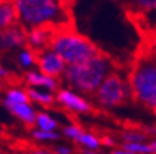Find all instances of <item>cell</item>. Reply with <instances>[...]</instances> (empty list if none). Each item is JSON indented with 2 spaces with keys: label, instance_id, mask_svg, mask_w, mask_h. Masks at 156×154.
I'll list each match as a JSON object with an SVG mask.
<instances>
[{
  "label": "cell",
  "instance_id": "obj_1",
  "mask_svg": "<svg viewBox=\"0 0 156 154\" xmlns=\"http://www.w3.org/2000/svg\"><path fill=\"white\" fill-rule=\"evenodd\" d=\"M18 24L25 29L49 26L58 29L68 26L70 10L67 0H14Z\"/></svg>",
  "mask_w": 156,
  "mask_h": 154
},
{
  "label": "cell",
  "instance_id": "obj_2",
  "mask_svg": "<svg viewBox=\"0 0 156 154\" xmlns=\"http://www.w3.org/2000/svg\"><path fill=\"white\" fill-rule=\"evenodd\" d=\"M116 70L109 56L99 53L85 63L67 65L62 80L67 87L84 96H94L107 75Z\"/></svg>",
  "mask_w": 156,
  "mask_h": 154
},
{
  "label": "cell",
  "instance_id": "obj_3",
  "mask_svg": "<svg viewBox=\"0 0 156 154\" xmlns=\"http://www.w3.org/2000/svg\"><path fill=\"white\" fill-rule=\"evenodd\" d=\"M49 47H52L67 65L81 64L101 53L99 47L91 39L70 26L55 29Z\"/></svg>",
  "mask_w": 156,
  "mask_h": 154
},
{
  "label": "cell",
  "instance_id": "obj_4",
  "mask_svg": "<svg viewBox=\"0 0 156 154\" xmlns=\"http://www.w3.org/2000/svg\"><path fill=\"white\" fill-rule=\"evenodd\" d=\"M128 84L133 99L156 112V56H142L135 61L128 74Z\"/></svg>",
  "mask_w": 156,
  "mask_h": 154
},
{
  "label": "cell",
  "instance_id": "obj_5",
  "mask_svg": "<svg viewBox=\"0 0 156 154\" xmlns=\"http://www.w3.org/2000/svg\"><path fill=\"white\" fill-rule=\"evenodd\" d=\"M95 101L103 108H114L127 101L131 96L128 78L114 70L107 75L94 94Z\"/></svg>",
  "mask_w": 156,
  "mask_h": 154
},
{
  "label": "cell",
  "instance_id": "obj_6",
  "mask_svg": "<svg viewBox=\"0 0 156 154\" xmlns=\"http://www.w3.org/2000/svg\"><path fill=\"white\" fill-rule=\"evenodd\" d=\"M56 104L74 115H87L94 110L92 103L84 94L67 86H62L56 92Z\"/></svg>",
  "mask_w": 156,
  "mask_h": 154
},
{
  "label": "cell",
  "instance_id": "obj_7",
  "mask_svg": "<svg viewBox=\"0 0 156 154\" xmlns=\"http://www.w3.org/2000/svg\"><path fill=\"white\" fill-rule=\"evenodd\" d=\"M36 68L41 72L49 75V77L62 79L66 70H67V64L52 47H46L43 50L38 51Z\"/></svg>",
  "mask_w": 156,
  "mask_h": 154
},
{
  "label": "cell",
  "instance_id": "obj_8",
  "mask_svg": "<svg viewBox=\"0 0 156 154\" xmlns=\"http://www.w3.org/2000/svg\"><path fill=\"white\" fill-rule=\"evenodd\" d=\"M27 46V29L23 25L10 26L0 31V51L10 53Z\"/></svg>",
  "mask_w": 156,
  "mask_h": 154
},
{
  "label": "cell",
  "instance_id": "obj_9",
  "mask_svg": "<svg viewBox=\"0 0 156 154\" xmlns=\"http://www.w3.org/2000/svg\"><path fill=\"white\" fill-rule=\"evenodd\" d=\"M24 82H25L27 87H36V89H43V90H50V92H57L62 84H60V79L53 77H49V75L43 74L38 68H32L25 72L24 75Z\"/></svg>",
  "mask_w": 156,
  "mask_h": 154
},
{
  "label": "cell",
  "instance_id": "obj_10",
  "mask_svg": "<svg viewBox=\"0 0 156 154\" xmlns=\"http://www.w3.org/2000/svg\"><path fill=\"white\" fill-rule=\"evenodd\" d=\"M55 29L49 26H35L27 29V46L35 51H41L50 46Z\"/></svg>",
  "mask_w": 156,
  "mask_h": 154
},
{
  "label": "cell",
  "instance_id": "obj_11",
  "mask_svg": "<svg viewBox=\"0 0 156 154\" xmlns=\"http://www.w3.org/2000/svg\"><path fill=\"white\" fill-rule=\"evenodd\" d=\"M3 106L7 108V111L14 115L20 122H23L25 126H35V119L38 110L35 108L31 101L28 103H18V104H13V103H3Z\"/></svg>",
  "mask_w": 156,
  "mask_h": 154
},
{
  "label": "cell",
  "instance_id": "obj_12",
  "mask_svg": "<svg viewBox=\"0 0 156 154\" xmlns=\"http://www.w3.org/2000/svg\"><path fill=\"white\" fill-rule=\"evenodd\" d=\"M28 94H29V101L32 103L34 106L41 107L42 110L52 108L53 106H56L55 92L36 89V87H28Z\"/></svg>",
  "mask_w": 156,
  "mask_h": 154
},
{
  "label": "cell",
  "instance_id": "obj_13",
  "mask_svg": "<svg viewBox=\"0 0 156 154\" xmlns=\"http://www.w3.org/2000/svg\"><path fill=\"white\" fill-rule=\"evenodd\" d=\"M18 24V14L14 2H0V31Z\"/></svg>",
  "mask_w": 156,
  "mask_h": 154
},
{
  "label": "cell",
  "instance_id": "obj_14",
  "mask_svg": "<svg viewBox=\"0 0 156 154\" xmlns=\"http://www.w3.org/2000/svg\"><path fill=\"white\" fill-rule=\"evenodd\" d=\"M36 58H38V51L32 50L28 46L21 47L16 54V61L18 68L24 71L32 70L34 67H36Z\"/></svg>",
  "mask_w": 156,
  "mask_h": 154
},
{
  "label": "cell",
  "instance_id": "obj_15",
  "mask_svg": "<svg viewBox=\"0 0 156 154\" xmlns=\"http://www.w3.org/2000/svg\"><path fill=\"white\" fill-rule=\"evenodd\" d=\"M35 128L41 129V131H46V132H57L58 128H60V122L49 111L41 110V111H38V114H36Z\"/></svg>",
  "mask_w": 156,
  "mask_h": 154
},
{
  "label": "cell",
  "instance_id": "obj_16",
  "mask_svg": "<svg viewBox=\"0 0 156 154\" xmlns=\"http://www.w3.org/2000/svg\"><path fill=\"white\" fill-rule=\"evenodd\" d=\"M28 101H29L28 87L11 85V86H9L6 90H4L3 103H13V104H18V103H28Z\"/></svg>",
  "mask_w": 156,
  "mask_h": 154
},
{
  "label": "cell",
  "instance_id": "obj_17",
  "mask_svg": "<svg viewBox=\"0 0 156 154\" xmlns=\"http://www.w3.org/2000/svg\"><path fill=\"white\" fill-rule=\"evenodd\" d=\"M77 145L82 149V150H88V151H98L101 149L102 143H101V138L94 133L91 131H84V133L81 135V138L78 139Z\"/></svg>",
  "mask_w": 156,
  "mask_h": 154
},
{
  "label": "cell",
  "instance_id": "obj_18",
  "mask_svg": "<svg viewBox=\"0 0 156 154\" xmlns=\"http://www.w3.org/2000/svg\"><path fill=\"white\" fill-rule=\"evenodd\" d=\"M31 138L35 139L39 143H53L57 142L58 139L62 138V132H46V131H41V129L32 128L31 129Z\"/></svg>",
  "mask_w": 156,
  "mask_h": 154
},
{
  "label": "cell",
  "instance_id": "obj_19",
  "mask_svg": "<svg viewBox=\"0 0 156 154\" xmlns=\"http://www.w3.org/2000/svg\"><path fill=\"white\" fill-rule=\"evenodd\" d=\"M84 131L85 129L78 124H67L62 128V136H64L66 139H68L73 143H77L78 139L84 133Z\"/></svg>",
  "mask_w": 156,
  "mask_h": 154
},
{
  "label": "cell",
  "instance_id": "obj_20",
  "mask_svg": "<svg viewBox=\"0 0 156 154\" xmlns=\"http://www.w3.org/2000/svg\"><path fill=\"white\" fill-rule=\"evenodd\" d=\"M121 142L123 143H140V142H146L148 136L144 131H136V129H128L121 133Z\"/></svg>",
  "mask_w": 156,
  "mask_h": 154
},
{
  "label": "cell",
  "instance_id": "obj_21",
  "mask_svg": "<svg viewBox=\"0 0 156 154\" xmlns=\"http://www.w3.org/2000/svg\"><path fill=\"white\" fill-rule=\"evenodd\" d=\"M130 3L141 13H156V0H130Z\"/></svg>",
  "mask_w": 156,
  "mask_h": 154
},
{
  "label": "cell",
  "instance_id": "obj_22",
  "mask_svg": "<svg viewBox=\"0 0 156 154\" xmlns=\"http://www.w3.org/2000/svg\"><path fill=\"white\" fill-rule=\"evenodd\" d=\"M55 151L57 154H74L73 146L67 145V143H58V145L55 147Z\"/></svg>",
  "mask_w": 156,
  "mask_h": 154
},
{
  "label": "cell",
  "instance_id": "obj_23",
  "mask_svg": "<svg viewBox=\"0 0 156 154\" xmlns=\"http://www.w3.org/2000/svg\"><path fill=\"white\" fill-rule=\"evenodd\" d=\"M101 143L102 146H105V147H114L116 146V139L112 138L110 135H103L101 136Z\"/></svg>",
  "mask_w": 156,
  "mask_h": 154
},
{
  "label": "cell",
  "instance_id": "obj_24",
  "mask_svg": "<svg viewBox=\"0 0 156 154\" xmlns=\"http://www.w3.org/2000/svg\"><path fill=\"white\" fill-rule=\"evenodd\" d=\"M28 154H57V153L55 150H49V149H45V147H36L29 150Z\"/></svg>",
  "mask_w": 156,
  "mask_h": 154
},
{
  "label": "cell",
  "instance_id": "obj_25",
  "mask_svg": "<svg viewBox=\"0 0 156 154\" xmlns=\"http://www.w3.org/2000/svg\"><path fill=\"white\" fill-rule=\"evenodd\" d=\"M10 77H11V72L7 70V67H4L3 64H0V80L6 82V80L10 79Z\"/></svg>",
  "mask_w": 156,
  "mask_h": 154
},
{
  "label": "cell",
  "instance_id": "obj_26",
  "mask_svg": "<svg viewBox=\"0 0 156 154\" xmlns=\"http://www.w3.org/2000/svg\"><path fill=\"white\" fill-rule=\"evenodd\" d=\"M109 154H134V153H131V151H128V150L121 147V149H113Z\"/></svg>",
  "mask_w": 156,
  "mask_h": 154
},
{
  "label": "cell",
  "instance_id": "obj_27",
  "mask_svg": "<svg viewBox=\"0 0 156 154\" xmlns=\"http://www.w3.org/2000/svg\"><path fill=\"white\" fill-rule=\"evenodd\" d=\"M149 145H151V149H152V154H156V138L149 140Z\"/></svg>",
  "mask_w": 156,
  "mask_h": 154
},
{
  "label": "cell",
  "instance_id": "obj_28",
  "mask_svg": "<svg viewBox=\"0 0 156 154\" xmlns=\"http://www.w3.org/2000/svg\"><path fill=\"white\" fill-rule=\"evenodd\" d=\"M80 154H106V153H101V151H88V150H82Z\"/></svg>",
  "mask_w": 156,
  "mask_h": 154
},
{
  "label": "cell",
  "instance_id": "obj_29",
  "mask_svg": "<svg viewBox=\"0 0 156 154\" xmlns=\"http://www.w3.org/2000/svg\"><path fill=\"white\" fill-rule=\"evenodd\" d=\"M3 89H4V82L3 80H0V92H2Z\"/></svg>",
  "mask_w": 156,
  "mask_h": 154
},
{
  "label": "cell",
  "instance_id": "obj_30",
  "mask_svg": "<svg viewBox=\"0 0 156 154\" xmlns=\"http://www.w3.org/2000/svg\"><path fill=\"white\" fill-rule=\"evenodd\" d=\"M0 2H14V0H0Z\"/></svg>",
  "mask_w": 156,
  "mask_h": 154
}]
</instances>
